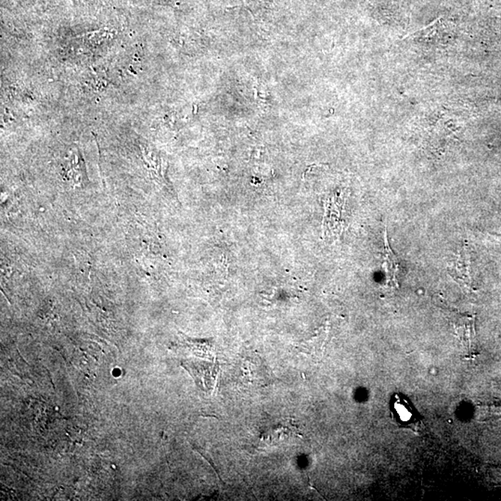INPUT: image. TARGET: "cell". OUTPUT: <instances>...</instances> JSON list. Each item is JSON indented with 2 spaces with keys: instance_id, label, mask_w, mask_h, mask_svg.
Instances as JSON below:
<instances>
[{
  "instance_id": "6da1fadb",
  "label": "cell",
  "mask_w": 501,
  "mask_h": 501,
  "mask_svg": "<svg viewBox=\"0 0 501 501\" xmlns=\"http://www.w3.org/2000/svg\"><path fill=\"white\" fill-rule=\"evenodd\" d=\"M391 418L399 428L422 432L425 429L423 418L410 399L402 393H395L389 402Z\"/></svg>"
},
{
  "instance_id": "7a4b0ae2",
  "label": "cell",
  "mask_w": 501,
  "mask_h": 501,
  "mask_svg": "<svg viewBox=\"0 0 501 501\" xmlns=\"http://www.w3.org/2000/svg\"><path fill=\"white\" fill-rule=\"evenodd\" d=\"M470 265L469 255H468L466 250H463L459 253L457 259L449 267L450 275L465 287H470L471 282H472Z\"/></svg>"
},
{
  "instance_id": "3957f363",
  "label": "cell",
  "mask_w": 501,
  "mask_h": 501,
  "mask_svg": "<svg viewBox=\"0 0 501 501\" xmlns=\"http://www.w3.org/2000/svg\"><path fill=\"white\" fill-rule=\"evenodd\" d=\"M384 268L386 271L387 284L398 287V275L399 263L395 253L392 252L387 241L386 231L384 232Z\"/></svg>"
}]
</instances>
